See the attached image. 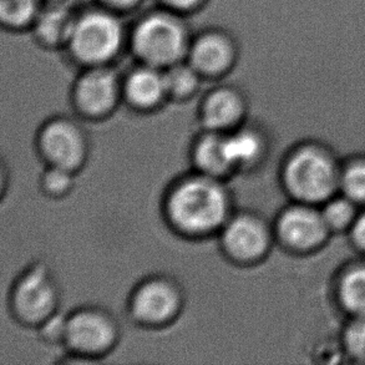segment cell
Here are the masks:
<instances>
[{"mask_svg":"<svg viewBox=\"0 0 365 365\" xmlns=\"http://www.w3.org/2000/svg\"><path fill=\"white\" fill-rule=\"evenodd\" d=\"M120 336L119 321L103 307H79L66 314L64 349L79 361H99L109 356Z\"/></svg>","mask_w":365,"mask_h":365,"instance_id":"3","label":"cell"},{"mask_svg":"<svg viewBox=\"0 0 365 365\" xmlns=\"http://www.w3.org/2000/svg\"><path fill=\"white\" fill-rule=\"evenodd\" d=\"M123 41V25L114 14L90 11L78 18L68 46L75 59L90 68L109 64Z\"/></svg>","mask_w":365,"mask_h":365,"instance_id":"7","label":"cell"},{"mask_svg":"<svg viewBox=\"0 0 365 365\" xmlns=\"http://www.w3.org/2000/svg\"><path fill=\"white\" fill-rule=\"evenodd\" d=\"M65 328H66V316L58 312L38 328L40 339L48 346L64 348Z\"/></svg>","mask_w":365,"mask_h":365,"instance_id":"22","label":"cell"},{"mask_svg":"<svg viewBox=\"0 0 365 365\" xmlns=\"http://www.w3.org/2000/svg\"><path fill=\"white\" fill-rule=\"evenodd\" d=\"M131 46L141 64L165 70L182 61L187 55L190 43L185 26L176 16L153 13L135 26Z\"/></svg>","mask_w":365,"mask_h":365,"instance_id":"4","label":"cell"},{"mask_svg":"<svg viewBox=\"0 0 365 365\" xmlns=\"http://www.w3.org/2000/svg\"><path fill=\"white\" fill-rule=\"evenodd\" d=\"M353 216V207L346 200H334L327 205L322 217L328 227L339 228L346 226Z\"/></svg>","mask_w":365,"mask_h":365,"instance_id":"24","label":"cell"},{"mask_svg":"<svg viewBox=\"0 0 365 365\" xmlns=\"http://www.w3.org/2000/svg\"><path fill=\"white\" fill-rule=\"evenodd\" d=\"M227 143L231 160L237 173L257 166L264 153V140L261 133L246 123L227 133Z\"/></svg>","mask_w":365,"mask_h":365,"instance_id":"17","label":"cell"},{"mask_svg":"<svg viewBox=\"0 0 365 365\" xmlns=\"http://www.w3.org/2000/svg\"><path fill=\"white\" fill-rule=\"evenodd\" d=\"M227 181L202 173L173 180L163 196V216L180 237L201 241L218 236L235 210Z\"/></svg>","mask_w":365,"mask_h":365,"instance_id":"1","label":"cell"},{"mask_svg":"<svg viewBox=\"0 0 365 365\" xmlns=\"http://www.w3.org/2000/svg\"><path fill=\"white\" fill-rule=\"evenodd\" d=\"M236 54L230 35L211 30L198 35L190 44L187 61L202 78L216 79L232 69Z\"/></svg>","mask_w":365,"mask_h":365,"instance_id":"12","label":"cell"},{"mask_svg":"<svg viewBox=\"0 0 365 365\" xmlns=\"http://www.w3.org/2000/svg\"><path fill=\"white\" fill-rule=\"evenodd\" d=\"M190 160L193 171L210 178L227 181L237 173L230 155L227 133L201 130L190 148Z\"/></svg>","mask_w":365,"mask_h":365,"instance_id":"13","label":"cell"},{"mask_svg":"<svg viewBox=\"0 0 365 365\" xmlns=\"http://www.w3.org/2000/svg\"><path fill=\"white\" fill-rule=\"evenodd\" d=\"M185 301L182 287L175 278L151 274L143 278L128 296V313L138 326L160 329L178 321Z\"/></svg>","mask_w":365,"mask_h":365,"instance_id":"6","label":"cell"},{"mask_svg":"<svg viewBox=\"0 0 365 365\" xmlns=\"http://www.w3.org/2000/svg\"><path fill=\"white\" fill-rule=\"evenodd\" d=\"M39 11V0H0V20L10 30L33 26Z\"/></svg>","mask_w":365,"mask_h":365,"instance_id":"19","label":"cell"},{"mask_svg":"<svg viewBox=\"0 0 365 365\" xmlns=\"http://www.w3.org/2000/svg\"><path fill=\"white\" fill-rule=\"evenodd\" d=\"M247 100L235 86H218L205 95L198 108L201 130L231 133L246 123Z\"/></svg>","mask_w":365,"mask_h":365,"instance_id":"11","label":"cell"},{"mask_svg":"<svg viewBox=\"0 0 365 365\" xmlns=\"http://www.w3.org/2000/svg\"><path fill=\"white\" fill-rule=\"evenodd\" d=\"M284 182L292 195L303 201H321L336 186V173L331 161L313 150H303L289 158L284 168Z\"/></svg>","mask_w":365,"mask_h":365,"instance_id":"10","label":"cell"},{"mask_svg":"<svg viewBox=\"0 0 365 365\" xmlns=\"http://www.w3.org/2000/svg\"><path fill=\"white\" fill-rule=\"evenodd\" d=\"M76 175L66 168L44 166L39 178L40 191L51 200L66 197L74 190Z\"/></svg>","mask_w":365,"mask_h":365,"instance_id":"20","label":"cell"},{"mask_svg":"<svg viewBox=\"0 0 365 365\" xmlns=\"http://www.w3.org/2000/svg\"><path fill=\"white\" fill-rule=\"evenodd\" d=\"M123 101V80L106 65L90 66L71 90V104L78 118L101 121L114 114Z\"/></svg>","mask_w":365,"mask_h":365,"instance_id":"8","label":"cell"},{"mask_svg":"<svg viewBox=\"0 0 365 365\" xmlns=\"http://www.w3.org/2000/svg\"><path fill=\"white\" fill-rule=\"evenodd\" d=\"M105 5H108L111 9H130L135 5H138L141 0H101Z\"/></svg>","mask_w":365,"mask_h":365,"instance_id":"28","label":"cell"},{"mask_svg":"<svg viewBox=\"0 0 365 365\" xmlns=\"http://www.w3.org/2000/svg\"><path fill=\"white\" fill-rule=\"evenodd\" d=\"M346 344L353 356L365 358V317H359L348 327Z\"/></svg>","mask_w":365,"mask_h":365,"instance_id":"25","label":"cell"},{"mask_svg":"<svg viewBox=\"0 0 365 365\" xmlns=\"http://www.w3.org/2000/svg\"><path fill=\"white\" fill-rule=\"evenodd\" d=\"M50 3H58V1H63V0H49Z\"/></svg>","mask_w":365,"mask_h":365,"instance_id":"29","label":"cell"},{"mask_svg":"<svg viewBox=\"0 0 365 365\" xmlns=\"http://www.w3.org/2000/svg\"><path fill=\"white\" fill-rule=\"evenodd\" d=\"M217 237L223 256L236 266H250L266 256L271 238L264 221L250 211H235Z\"/></svg>","mask_w":365,"mask_h":365,"instance_id":"9","label":"cell"},{"mask_svg":"<svg viewBox=\"0 0 365 365\" xmlns=\"http://www.w3.org/2000/svg\"><path fill=\"white\" fill-rule=\"evenodd\" d=\"M341 301L356 316L365 317V268L351 271L341 282Z\"/></svg>","mask_w":365,"mask_h":365,"instance_id":"21","label":"cell"},{"mask_svg":"<svg viewBox=\"0 0 365 365\" xmlns=\"http://www.w3.org/2000/svg\"><path fill=\"white\" fill-rule=\"evenodd\" d=\"M326 222L322 215L306 207H293L282 213L277 232L282 241L293 248H309L321 242L326 235Z\"/></svg>","mask_w":365,"mask_h":365,"instance_id":"15","label":"cell"},{"mask_svg":"<svg viewBox=\"0 0 365 365\" xmlns=\"http://www.w3.org/2000/svg\"><path fill=\"white\" fill-rule=\"evenodd\" d=\"M341 186L351 200L365 201V163H358L348 168L343 176Z\"/></svg>","mask_w":365,"mask_h":365,"instance_id":"23","label":"cell"},{"mask_svg":"<svg viewBox=\"0 0 365 365\" xmlns=\"http://www.w3.org/2000/svg\"><path fill=\"white\" fill-rule=\"evenodd\" d=\"M353 237L359 246L365 248V215L356 220L353 227Z\"/></svg>","mask_w":365,"mask_h":365,"instance_id":"27","label":"cell"},{"mask_svg":"<svg viewBox=\"0 0 365 365\" xmlns=\"http://www.w3.org/2000/svg\"><path fill=\"white\" fill-rule=\"evenodd\" d=\"M168 100L163 70L141 64L123 80V101L138 113H151Z\"/></svg>","mask_w":365,"mask_h":365,"instance_id":"14","label":"cell"},{"mask_svg":"<svg viewBox=\"0 0 365 365\" xmlns=\"http://www.w3.org/2000/svg\"><path fill=\"white\" fill-rule=\"evenodd\" d=\"M35 148L44 166L79 173L90 158V136L79 119L58 115L41 123Z\"/></svg>","mask_w":365,"mask_h":365,"instance_id":"5","label":"cell"},{"mask_svg":"<svg viewBox=\"0 0 365 365\" xmlns=\"http://www.w3.org/2000/svg\"><path fill=\"white\" fill-rule=\"evenodd\" d=\"M163 75L168 100L178 103L190 100L197 94L201 86V80L203 79L192 65L188 61L185 63L183 60L163 70Z\"/></svg>","mask_w":365,"mask_h":365,"instance_id":"18","label":"cell"},{"mask_svg":"<svg viewBox=\"0 0 365 365\" xmlns=\"http://www.w3.org/2000/svg\"><path fill=\"white\" fill-rule=\"evenodd\" d=\"M60 302L59 283L43 262L25 267L10 287V314L20 326L38 329L60 312Z\"/></svg>","mask_w":365,"mask_h":365,"instance_id":"2","label":"cell"},{"mask_svg":"<svg viewBox=\"0 0 365 365\" xmlns=\"http://www.w3.org/2000/svg\"><path fill=\"white\" fill-rule=\"evenodd\" d=\"M165 6L175 11H191L202 4L203 0H160Z\"/></svg>","mask_w":365,"mask_h":365,"instance_id":"26","label":"cell"},{"mask_svg":"<svg viewBox=\"0 0 365 365\" xmlns=\"http://www.w3.org/2000/svg\"><path fill=\"white\" fill-rule=\"evenodd\" d=\"M79 16L61 1L51 3L45 9L40 10L35 19V38L40 45L48 48H59L69 45L70 38L74 31L75 24Z\"/></svg>","mask_w":365,"mask_h":365,"instance_id":"16","label":"cell"}]
</instances>
